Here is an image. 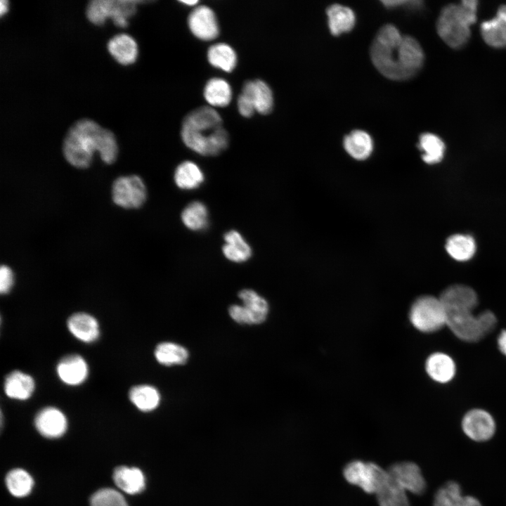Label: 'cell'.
Segmentation results:
<instances>
[{"label": "cell", "instance_id": "cell-1", "mask_svg": "<svg viewBox=\"0 0 506 506\" xmlns=\"http://www.w3.org/2000/svg\"><path fill=\"white\" fill-rule=\"evenodd\" d=\"M370 58L385 77L402 81L410 79L421 69L424 53L415 39L403 36L394 25H386L372 41Z\"/></svg>", "mask_w": 506, "mask_h": 506}, {"label": "cell", "instance_id": "cell-2", "mask_svg": "<svg viewBox=\"0 0 506 506\" xmlns=\"http://www.w3.org/2000/svg\"><path fill=\"white\" fill-rule=\"evenodd\" d=\"M98 152L106 164L113 163L118 153L114 134L89 119L74 122L67 131L63 143V153L67 162L78 169H85Z\"/></svg>", "mask_w": 506, "mask_h": 506}, {"label": "cell", "instance_id": "cell-3", "mask_svg": "<svg viewBox=\"0 0 506 506\" xmlns=\"http://www.w3.org/2000/svg\"><path fill=\"white\" fill-rule=\"evenodd\" d=\"M477 4L475 0H465L459 4H448L441 11L436 30L448 46L460 48L467 42L470 27L476 20Z\"/></svg>", "mask_w": 506, "mask_h": 506}, {"label": "cell", "instance_id": "cell-4", "mask_svg": "<svg viewBox=\"0 0 506 506\" xmlns=\"http://www.w3.org/2000/svg\"><path fill=\"white\" fill-rule=\"evenodd\" d=\"M472 309L447 310L446 325L463 341L477 342L492 332L497 319L493 313L485 311L474 315Z\"/></svg>", "mask_w": 506, "mask_h": 506}, {"label": "cell", "instance_id": "cell-5", "mask_svg": "<svg viewBox=\"0 0 506 506\" xmlns=\"http://www.w3.org/2000/svg\"><path fill=\"white\" fill-rule=\"evenodd\" d=\"M144 2L135 0H92L86 8L88 20L94 25H100L108 18L120 27H125L127 18L132 16L136 11L137 3Z\"/></svg>", "mask_w": 506, "mask_h": 506}, {"label": "cell", "instance_id": "cell-6", "mask_svg": "<svg viewBox=\"0 0 506 506\" xmlns=\"http://www.w3.org/2000/svg\"><path fill=\"white\" fill-rule=\"evenodd\" d=\"M410 320L418 330L437 331L446 325V313L439 298L425 295L417 299L410 311Z\"/></svg>", "mask_w": 506, "mask_h": 506}, {"label": "cell", "instance_id": "cell-7", "mask_svg": "<svg viewBox=\"0 0 506 506\" xmlns=\"http://www.w3.org/2000/svg\"><path fill=\"white\" fill-rule=\"evenodd\" d=\"M112 198L114 203L120 207L139 208L147 198L145 184L137 175L120 176L112 183Z\"/></svg>", "mask_w": 506, "mask_h": 506}, {"label": "cell", "instance_id": "cell-8", "mask_svg": "<svg viewBox=\"0 0 506 506\" xmlns=\"http://www.w3.org/2000/svg\"><path fill=\"white\" fill-rule=\"evenodd\" d=\"M386 470L371 462L353 460L343 470L345 479L367 493H375Z\"/></svg>", "mask_w": 506, "mask_h": 506}, {"label": "cell", "instance_id": "cell-9", "mask_svg": "<svg viewBox=\"0 0 506 506\" xmlns=\"http://www.w3.org/2000/svg\"><path fill=\"white\" fill-rule=\"evenodd\" d=\"M181 137L186 147L204 156L219 155L228 147L229 142L228 134L223 127L209 136L181 128Z\"/></svg>", "mask_w": 506, "mask_h": 506}, {"label": "cell", "instance_id": "cell-10", "mask_svg": "<svg viewBox=\"0 0 506 506\" xmlns=\"http://www.w3.org/2000/svg\"><path fill=\"white\" fill-rule=\"evenodd\" d=\"M462 428L470 439L476 442H484L493 436L495 422L489 413L476 408L470 410L464 415Z\"/></svg>", "mask_w": 506, "mask_h": 506}, {"label": "cell", "instance_id": "cell-11", "mask_svg": "<svg viewBox=\"0 0 506 506\" xmlns=\"http://www.w3.org/2000/svg\"><path fill=\"white\" fill-rule=\"evenodd\" d=\"M191 33L202 41H212L219 34V25L214 11L207 6H197L188 17Z\"/></svg>", "mask_w": 506, "mask_h": 506}, {"label": "cell", "instance_id": "cell-12", "mask_svg": "<svg viewBox=\"0 0 506 506\" xmlns=\"http://www.w3.org/2000/svg\"><path fill=\"white\" fill-rule=\"evenodd\" d=\"M394 481L406 492L420 495L426 489V481L419 466L413 462H401L387 469Z\"/></svg>", "mask_w": 506, "mask_h": 506}, {"label": "cell", "instance_id": "cell-13", "mask_svg": "<svg viewBox=\"0 0 506 506\" xmlns=\"http://www.w3.org/2000/svg\"><path fill=\"white\" fill-rule=\"evenodd\" d=\"M34 424L38 432L47 438L61 436L67 426L65 415L54 407H46L41 410L35 417Z\"/></svg>", "mask_w": 506, "mask_h": 506}, {"label": "cell", "instance_id": "cell-14", "mask_svg": "<svg viewBox=\"0 0 506 506\" xmlns=\"http://www.w3.org/2000/svg\"><path fill=\"white\" fill-rule=\"evenodd\" d=\"M238 297L243 303L241 308L244 324H260L266 320L268 304L264 298L250 289L241 290Z\"/></svg>", "mask_w": 506, "mask_h": 506}, {"label": "cell", "instance_id": "cell-15", "mask_svg": "<svg viewBox=\"0 0 506 506\" xmlns=\"http://www.w3.org/2000/svg\"><path fill=\"white\" fill-rule=\"evenodd\" d=\"M57 374L62 382L70 386H77L85 381L89 368L85 360L78 354L63 357L58 363Z\"/></svg>", "mask_w": 506, "mask_h": 506}, {"label": "cell", "instance_id": "cell-16", "mask_svg": "<svg viewBox=\"0 0 506 506\" xmlns=\"http://www.w3.org/2000/svg\"><path fill=\"white\" fill-rule=\"evenodd\" d=\"M445 310L472 309L478 304L476 292L469 287L454 285L446 288L439 297Z\"/></svg>", "mask_w": 506, "mask_h": 506}, {"label": "cell", "instance_id": "cell-17", "mask_svg": "<svg viewBox=\"0 0 506 506\" xmlns=\"http://www.w3.org/2000/svg\"><path fill=\"white\" fill-rule=\"evenodd\" d=\"M433 506H482L474 496L464 495L460 485L453 481L445 483L436 491Z\"/></svg>", "mask_w": 506, "mask_h": 506}, {"label": "cell", "instance_id": "cell-18", "mask_svg": "<svg viewBox=\"0 0 506 506\" xmlns=\"http://www.w3.org/2000/svg\"><path fill=\"white\" fill-rule=\"evenodd\" d=\"M484 41L494 48L506 47V5L500 6L495 16L481 25Z\"/></svg>", "mask_w": 506, "mask_h": 506}, {"label": "cell", "instance_id": "cell-19", "mask_svg": "<svg viewBox=\"0 0 506 506\" xmlns=\"http://www.w3.org/2000/svg\"><path fill=\"white\" fill-rule=\"evenodd\" d=\"M242 93L250 98L257 112L267 115L271 112L273 107V93L265 82L261 79L248 81L243 85Z\"/></svg>", "mask_w": 506, "mask_h": 506}, {"label": "cell", "instance_id": "cell-20", "mask_svg": "<svg viewBox=\"0 0 506 506\" xmlns=\"http://www.w3.org/2000/svg\"><path fill=\"white\" fill-rule=\"evenodd\" d=\"M69 331L79 340L90 343L96 341L100 335L97 320L86 313H76L67 320Z\"/></svg>", "mask_w": 506, "mask_h": 506}, {"label": "cell", "instance_id": "cell-21", "mask_svg": "<svg viewBox=\"0 0 506 506\" xmlns=\"http://www.w3.org/2000/svg\"><path fill=\"white\" fill-rule=\"evenodd\" d=\"M375 494L379 506H410L406 491L394 481L387 470Z\"/></svg>", "mask_w": 506, "mask_h": 506}, {"label": "cell", "instance_id": "cell-22", "mask_svg": "<svg viewBox=\"0 0 506 506\" xmlns=\"http://www.w3.org/2000/svg\"><path fill=\"white\" fill-rule=\"evenodd\" d=\"M107 48L113 58L122 65L131 64L136 59L137 44L129 34L122 33L113 36L108 41Z\"/></svg>", "mask_w": 506, "mask_h": 506}, {"label": "cell", "instance_id": "cell-23", "mask_svg": "<svg viewBox=\"0 0 506 506\" xmlns=\"http://www.w3.org/2000/svg\"><path fill=\"white\" fill-rule=\"evenodd\" d=\"M35 388L34 379L25 372L15 370L5 379L4 389L7 396L18 400L28 399Z\"/></svg>", "mask_w": 506, "mask_h": 506}, {"label": "cell", "instance_id": "cell-24", "mask_svg": "<svg viewBox=\"0 0 506 506\" xmlns=\"http://www.w3.org/2000/svg\"><path fill=\"white\" fill-rule=\"evenodd\" d=\"M223 238L225 244L222 247V252L227 259L235 263H242L251 257L252 248L238 231H227Z\"/></svg>", "mask_w": 506, "mask_h": 506}, {"label": "cell", "instance_id": "cell-25", "mask_svg": "<svg viewBox=\"0 0 506 506\" xmlns=\"http://www.w3.org/2000/svg\"><path fill=\"white\" fill-rule=\"evenodd\" d=\"M425 367L429 376L440 383L450 381L455 373L453 360L443 353L437 352L430 355L427 359Z\"/></svg>", "mask_w": 506, "mask_h": 506}, {"label": "cell", "instance_id": "cell-26", "mask_svg": "<svg viewBox=\"0 0 506 506\" xmlns=\"http://www.w3.org/2000/svg\"><path fill=\"white\" fill-rule=\"evenodd\" d=\"M174 180L178 188L182 190H194L205 181V175L200 167L195 162L186 160L176 168Z\"/></svg>", "mask_w": 506, "mask_h": 506}, {"label": "cell", "instance_id": "cell-27", "mask_svg": "<svg viewBox=\"0 0 506 506\" xmlns=\"http://www.w3.org/2000/svg\"><path fill=\"white\" fill-rule=\"evenodd\" d=\"M113 479L117 487L129 494L141 492L145 485L143 472L136 467H117L114 472Z\"/></svg>", "mask_w": 506, "mask_h": 506}, {"label": "cell", "instance_id": "cell-28", "mask_svg": "<svg viewBox=\"0 0 506 506\" xmlns=\"http://www.w3.org/2000/svg\"><path fill=\"white\" fill-rule=\"evenodd\" d=\"M203 95L207 103L212 108L227 106L233 96L230 84L219 77H214L207 81L204 87Z\"/></svg>", "mask_w": 506, "mask_h": 506}, {"label": "cell", "instance_id": "cell-29", "mask_svg": "<svg viewBox=\"0 0 506 506\" xmlns=\"http://www.w3.org/2000/svg\"><path fill=\"white\" fill-rule=\"evenodd\" d=\"M328 17V25L333 35L349 32L355 24V15L353 11L339 4H332L326 11Z\"/></svg>", "mask_w": 506, "mask_h": 506}, {"label": "cell", "instance_id": "cell-30", "mask_svg": "<svg viewBox=\"0 0 506 506\" xmlns=\"http://www.w3.org/2000/svg\"><path fill=\"white\" fill-rule=\"evenodd\" d=\"M208 62L214 67L231 72L236 67L238 56L235 51L226 43H216L207 51Z\"/></svg>", "mask_w": 506, "mask_h": 506}, {"label": "cell", "instance_id": "cell-31", "mask_svg": "<svg viewBox=\"0 0 506 506\" xmlns=\"http://www.w3.org/2000/svg\"><path fill=\"white\" fill-rule=\"evenodd\" d=\"M346 151L353 158L359 160L368 158L372 150V141L365 131L354 130L344 139Z\"/></svg>", "mask_w": 506, "mask_h": 506}, {"label": "cell", "instance_id": "cell-32", "mask_svg": "<svg viewBox=\"0 0 506 506\" xmlns=\"http://www.w3.org/2000/svg\"><path fill=\"white\" fill-rule=\"evenodd\" d=\"M183 225L189 230L200 231L209 225V212L206 205L200 201L189 203L181 215Z\"/></svg>", "mask_w": 506, "mask_h": 506}, {"label": "cell", "instance_id": "cell-33", "mask_svg": "<svg viewBox=\"0 0 506 506\" xmlns=\"http://www.w3.org/2000/svg\"><path fill=\"white\" fill-rule=\"evenodd\" d=\"M182 126L193 128L223 126L221 115L210 106H202L192 110L183 119Z\"/></svg>", "mask_w": 506, "mask_h": 506}, {"label": "cell", "instance_id": "cell-34", "mask_svg": "<svg viewBox=\"0 0 506 506\" xmlns=\"http://www.w3.org/2000/svg\"><path fill=\"white\" fill-rule=\"evenodd\" d=\"M131 403L140 410L152 411L159 405L160 396L153 387L141 384L133 387L129 393Z\"/></svg>", "mask_w": 506, "mask_h": 506}, {"label": "cell", "instance_id": "cell-35", "mask_svg": "<svg viewBox=\"0 0 506 506\" xmlns=\"http://www.w3.org/2000/svg\"><path fill=\"white\" fill-rule=\"evenodd\" d=\"M446 249L454 259L464 261L473 257L476 251V245L471 236L455 234L447 240Z\"/></svg>", "mask_w": 506, "mask_h": 506}, {"label": "cell", "instance_id": "cell-36", "mask_svg": "<svg viewBox=\"0 0 506 506\" xmlns=\"http://www.w3.org/2000/svg\"><path fill=\"white\" fill-rule=\"evenodd\" d=\"M156 360L162 365L170 366L185 364L188 358V352L183 346L172 343L162 342L155 350Z\"/></svg>", "mask_w": 506, "mask_h": 506}, {"label": "cell", "instance_id": "cell-37", "mask_svg": "<svg viewBox=\"0 0 506 506\" xmlns=\"http://www.w3.org/2000/svg\"><path fill=\"white\" fill-rule=\"evenodd\" d=\"M418 147L423 152L422 157L426 163H437L443 157L445 144L438 136L434 134H421Z\"/></svg>", "mask_w": 506, "mask_h": 506}, {"label": "cell", "instance_id": "cell-38", "mask_svg": "<svg viewBox=\"0 0 506 506\" xmlns=\"http://www.w3.org/2000/svg\"><path fill=\"white\" fill-rule=\"evenodd\" d=\"M6 486L10 493L16 497L28 495L33 487V479L22 469L11 470L6 476Z\"/></svg>", "mask_w": 506, "mask_h": 506}, {"label": "cell", "instance_id": "cell-39", "mask_svg": "<svg viewBox=\"0 0 506 506\" xmlns=\"http://www.w3.org/2000/svg\"><path fill=\"white\" fill-rule=\"evenodd\" d=\"M91 506H128L124 498L112 488H103L91 498Z\"/></svg>", "mask_w": 506, "mask_h": 506}, {"label": "cell", "instance_id": "cell-40", "mask_svg": "<svg viewBox=\"0 0 506 506\" xmlns=\"http://www.w3.org/2000/svg\"><path fill=\"white\" fill-rule=\"evenodd\" d=\"M13 273L11 268L2 265L0 268V292L1 294L8 293L13 284Z\"/></svg>", "mask_w": 506, "mask_h": 506}, {"label": "cell", "instance_id": "cell-41", "mask_svg": "<svg viewBox=\"0 0 506 506\" xmlns=\"http://www.w3.org/2000/svg\"><path fill=\"white\" fill-rule=\"evenodd\" d=\"M237 106L239 113L244 117H250L256 112L250 98L242 93L238 98Z\"/></svg>", "mask_w": 506, "mask_h": 506}, {"label": "cell", "instance_id": "cell-42", "mask_svg": "<svg viewBox=\"0 0 506 506\" xmlns=\"http://www.w3.org/2000/svg\"><path fill=\"white\" fill-rule=\"evenodd\" d=\"M498 345L500 351L506 356V330H502L499 335Z\"/></svg>", "mask_w": 506, "mask_h": 506}, {"label": "cell", "instance_id": "cell-43", "mask_svg": "<svg viewBox=\"0 0 506 506\" xmlns=\"http://www.w3.org/2000/svg\"><path fill=\"white\" fill-rule=\"evenodd\" d=\"M8 8V1L5 0H1L0 1V14L2 15L4 13H5L7 11Z\"/></svg>", "mask_w": 506, "mask_h": 506}, {"label": "cell", "instance_id": "cell-44", "mask_svg": "<svg viewBox=\"0 0 506 506\" xmlns=\"http://www.w3.org/2000/svg\"><path fill=\"white\" fill-rule=\"evenodd\" d=\"M181 3L186 5V6H193L196 4H197L198 1H181Z\"/></svg>", "mask_w": 506, "mask_h": 506}]
</instances>
